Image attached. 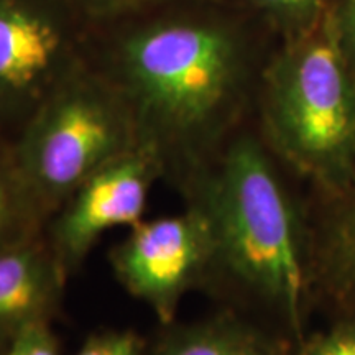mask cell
Masks as SVG:
<instances>
[{
	"instance_id": "1",
	"label": "cell",
	"mask_w": 355,
	"mask_h": 355,
	"mask_svg": "<svg viewBox=\"0 0 355 355\" xmlns=\"http://www.w3.org/2000/svg\"><path fill=\"white\" fill-rule=\"evenodd\" d=\"M248 17L229 0H163L87 30L86 58L130 110L139 145L181 198L241 128L259 60Z\"/></svg>"
},
{
	"instance_id": "2",
	"label": "cell",
	"mask_w": 355,
	"mask_h": 355,
	"mask_svg": "<svg viewBox=\"0 0 355 355\" xmlns=\"http://www.w3.org/2000/svg\"><path fill=\"white\" fill-rule=\"evenodd\" d=\"M277 162L260 132L241 127L181 199L198 204L212 230L214 259L202 291L263 314L300 344L313 268Z\"/></svg>"
},
{
	"instance_id": "3",
	"label": "cell",
	"mask_w": 355,
	"mask_h": 355,
	"mask_svg": "<svg viewBox=\"0 0 355 355\" xmlns=\"http://www.w3.org/2000/svg\"><path fill=\"white\" fill-rule=\"evenodd\" d=\"M257 107L278 162L331 194L347 186L355 173V71L331 12L266 58Z\"/></svg>"
},
{
	"instance_id": "4",
	"label": "cell",
	"mask_w": 355,
	"mask_h": 355,
	"mask_svg": "<svg viewBox=\"0 0 355 355\" xmlns=\"http://www.w3.org/2000/svg\"><path fill=\"white\" fill-rule=\"evenodd\" d=\"M137 145L130 110L87 58L13 135L17 162L46 224L89 176Z\"/></svg>"
},
{
	"instance_id": "5",
	"label": "cell",
	"mask_w": 355,
	"mask_h": 355,
	"mask_svg": "<svg viewBox=\"0 0 355 355\" xmlns=\"http://www.w3.org/2000/svg\"><path fill=\"white\" fill-rule=\"evenodd\" d=\"M87 30L60 0H0V128L15 135L83 63Z\"/></svg>"
},
{
	"instance_id": "6",
	"label": "cell",
	"mask_w": 355,
	"mask_h": 355,
	"mask_svg": "<svg viewBox=\"0 0 355 355\" xmlns=\"http://www.w3.org/2000/svg\"><path fill=\"white\" fill-rule=\"evenodd\" d=\"M212 259L209 220L194 202H184L178 214L140 220L109 250L115 279L159 324L176 321L186 295L204 290Z\"/></svg>"
},
{
	"instance_id": "7",
	"label": "cell",
	"mask_w": 355,
	"mask_h": 355,
	"mask_svg": "<svg viewBox=\"0 0 355 355\" xmlns=\"http://www.w3.org/2000/svg\"><path fill=\"white\" fill-rule=\"evenodd\" d=\"M162 181L157 158L137 145L89 176L55 212L44 237L73 277L101 237L144 220L150 191Z\"/></svg>"
},
{
	"instance_id": "8",
	"label": "cell",
	"mask_w": 355,
	"mask_h": 355,
	"mask_svg": "<svg viewBox=\"0 0 355 355\" xmlns=\"http://www.w3.org/2000/svg\"><path fill=\"white\" fill-rule=\"evenodd\" d=\"M69 278L44 232L0 248V347L25 327L53 321Z\"/></svg>"
},
{
	"instance_id": "9",
	"label": "cell",
	"mask_w": 355,
	"mask_h": 355,
	"mask_svg": "<svg viewBox=\"0 0 355 355\" xmlns=\"http://www.w3.org/2000/svg\"><path fill=\"white\" fill-rule=\"evenodd\" d=\"M146 355H288V343L259 319L224 309L196 321L159 324Z\"/></svg>"
},
{
	"instance_id": "10",
	"label": "cell",
	"mask_w": 355,
	"mask_h": 355,
	"mask_svg": "<svg viewBox=\"0 0 355 355\" xmlns=\"http://www.w3.org/2000/svg\"><path fill=\"white\" fill-rule=\"evenodd\" d=\"M46 219L15 157L13 135L0 128V248L38 237Z\"/></svg>"
},
{
	"instance_id": "11",
	"label": "cell",
	"mask_w": 355,
	"mask_h": 355,
	"mask_svg": "<svg viewBox=\"0 0 355 355\" xmlns=\"http://www.w3.org/2000/svg\"><path fill=\"white\" fill-rule=\"evenodd\" d=\"M255 21L282 37L293 38L316 26L334 0H229Z\"/></svg>"
},
{
	"instance_id": "12",
	"label": "cell",
	"mask_w": 355,
	"mask_h": 355,
	"mask_svg": "<svg viewBox=\"0 0 355 355\" xmlns=\"http://www.w3.org/2000/svg\"><path fill=\"white\" fill-rule=\"evenodd\" d=\"M334 196L340 202L331 224L327 257L336 285L355 303V173Z\"/></svg>"
},
{
	"instance_id": "13",
	"label": "cell",
	"mask_w": 355,
	"mask_h": 355,
	"mask_svg": "<svg viewBox=\"0 0 355 355\" xmlns=\"http://www.w3.org/2000/svg\"><path fill=\"white\" fill-rule=\"evenodd\" d=\"M87 28L112 24L163 0H60Z\"/></svg>"
},
{
	"instance_id": "14",
	"label": "cell",
	"mask_w": 355,
	"mask_h": 355,
	"mask_svg": "<svg viewBox=\"0 0 355 355\" xmlns=\"http://www.w3.org/2000/svg\"><path fill=\"white\" fill-rule=\"evenodd\" d=\"M148 343L132 329H101L89 334L76 355H146Z\"/></svg>"
},
{
	"instance_id": "15",
	"label": "cell",
	"mask_w": 355,
	"mask_h": 355,
	"mask_svg": "<svg viewBox=\"0 0 355 355\" xmlns=\"http://www.w3.org/2000/svg\"><path fill=\"white\" fill-rule=\"evenodd\" d=\"M0 355H60V340L51 322L33 324L0 347Z\"/></svg>"
},
{
	"instance_id": "16",
	"label": "cell",
	"mask_w": 355,
	"mask_h": 355,
	"mask_svg": "<svg viewBox=\"0 0 355 355\" xmlns=\"http://www.w3.org/2000/svg\"><path fill=\"white\" fill-rule=\"evenodd\" d=\"M298 355H355V321H345L298 344Z\"/></svg>"
},
{
	"instance_id": "17",
	"label": "cell",
	"mask_w": 355,
	"mask_h": 355,
	"mask_svg": "<svg viewBox=\"0 0 355 355\" xmlns=\"http://www.w3.org/2000/svg\"><path fill=\"white\" fill-rule=\"evenodd\" d=\"M331 13L337 37L355 71V0H334Z\"/></svg>"
}]
</instances>
